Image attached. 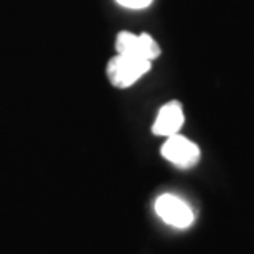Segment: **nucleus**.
Wrapping results in <instances>:
<instances>
[{"instance_id": "obj_1", "label": "nucleus", "mask_w": 254, "mask_h": 254, "mask_svg": "<svg viewBox=\"0 0 254 254\" xmlns=\"http://www.w3.org/2000/svg\"><path fill=\"white\" fill-rule=\"evenodd\" d=\"M150 69L149 60L116 55L108 63V78L116 88H129Z\"/></svg>"}, {"instance_id": "obj_4", "label": "nucleus", "mask_w": 254, "mask_h": 254, "mask_svg": "<svg viewBox=\"0 0 254 254\" xmlns=\"http://www.w3.org/2000/svg\"><path fill=\"white\" fill-rule=\"evenodd\" d=\"M162 155L170 164L177 165L179 169H191L200 160V149L187 137L180 134L170 135L162 145Z\"/></svg>"}, {"instance_id": "obj_5", "label": "nucleus", "mask_w": 254, "mask_h": 254, "mask_svg": "<svg viewBox=\"0 0 254 254\" xmlns=\"http://www.w3.org/2000/svg\"><path fill=\"white\" fill-rule=\"evenodd\" d=\"M184 109L179 101H172L162 106L159 114L155 118V123L152 126V132L155 135H165L170 137L174 134H179V130L184 126Z\"/></svg>"}, {"instance_id": "obj_2", "label": "nucleus", "mask_w": 254, "mask_h": 254, "mask_svg": "<svg viewBox=\"0 0 254 254\" xmlns=\"http://www.w3.org/2000/svg\"><path fill=\"white\" fill-rule=\"evenodd\" d=\"M155 213L167 225L174 228H189L195 215H193L191 206L182 198L172 195V193H164L155 200Z\"/></svg>"}, {"instance_id": "obj_6", "label": "nucleus", "mask_w": 254, "mask_h": 254, "mask_svg": "<svg viewBox=\"0 0 254 254\" xmlns=\"http://www.w3.org/2000/svg\"><path fill=\"white\" fill-rule=\"evenodd\" d=\"M118 3H121L126 8H134V10H140L149 7L152 3V0H116Z\"/></svg>"}, {"instance_id": "obj_3", "label": "nucleus", "mask_w": 254, "mask_h": 254, "mask_svg": "<svg viewBox=\"0 0 254 254\" xmlns=\"http://www.w3.org/2000/svg\"><path fill=\"white\" fill-rule=\"evenodd\" d=\"M116 50H118L119 55L149 60V62L160 55V47L147 33L135 35L130 32H121L116 38Z\"/></svg>"}]
</instances>
